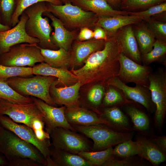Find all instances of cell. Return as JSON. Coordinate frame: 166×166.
Returning <instances> with one entry per match:
<instances>
[{
  "label": "cell",
  "instance_id": "cell-1",
  "mask_svg": "<svg viewBox=\"0 0 166 166\" xmlns=\"http://www.w3.org/2000/svg\"><path fill=\"white\" fill-rule=\"evenodd\" d=\"M121 53L115 37H108L103 49L90 55L81 67L76 69L73 67L70 71L77 77L81 86L96 84L105 85L108 81L118 75Z\"/></svg>",
  "mask_w": 166,
  "mask_h": 166
},
{
  "label": "cell",
  "instance_id": "cell-2",
  "mask_svg": "<svg viewBox=\"0 0 166 166\" xmlns=\"http://www.w3.org/2000/svg\"><path fill=\"white\" fill-rule=\"evenodd\" d=\"M0 152L6 158L9 166H15L18 161L25 158L46 166L45 159L36 147L0 124Z\"/></svg>",
  "mask_w": 166,
  "mask_h": 166
},
{
  "label": "cell",
  "instance_id": "cell-3",
  "mask_svg": "<svg viewBox=\"0 0 166 166\" xmlns=\"http://www.w3.org/2000/svg\"><path fill=\"white\" fill-rule=\"evenodd\" d=\"M46 2H41L33 5L23 12L28 16L25 26L27 34L39 40L38 44L41 48L52 50L59 48L54 45L51 39L52 27L49 18L43 17V13L46 11Z\"/></svg>",
  "mask_w": 166,
  "mask_h": 166
},
{
  "label": "cell",
  "instance_id": "cell-4",
  "mask_svg": "<svg viewBox=\"0 0 166 166\" xmlns=\"http://www.w3.org/2000/svg\"><path fill=\"white\" fill-rule=\"evenodd\" d=\"M57 79L52 76L36 75L29 78L13 77L6 80L9 85L20 95L39 98L48 105L55 107L57 105L50 97L49 89L51 85Z\"/></svg>",
  "mask_w": 166,
  "mask_h": 166
},
{
  "label": "cell",
  "instance_id": "cell-5",
  "mask_svg": "<svg viewBox=\"0 0 166 166\" xmlns=\"http://www.w3.org/2000/svg\"><path fill=\"white\" fill-rule=\"evenodd\" d=\"M46 11L59 19L65 26L71 30L95 27L98 17L93 12L85 11L72 3L55 5L46 2Z\"/></svg>",
  "mask_w": 166,
  "mask_h": 166
},
{
  "label": "cell",
  "instance_id": "cell-6",
  "mask_svg": "<svg viewBox=\"0 0 166 166\" xmlns=\"http://www.w3.org/2000/svg\"><path fill=\"white\" fill-rule=\"evenodd\" d=\"M72 126L77 132L92 140V151H101L112 147L123 142L131 139L133 136L132 132H117L104 124Z\"/></svg>",
  "mask_w": 166,
  "mask_h": 166
},
{
  "label": "cell",
  "instance_id": "cell-7",
  "mask_svg": "<svg viewBox=\"0 0 166 166\" xmlns=\"http://www.w3.org/2000/svg\"><path fill=\"white\" fill-rule=\"evenodd\" d=\"M44 59L37 43H22L11 47L0 54V64L9 66L33 67Z\"/></svg>",
  "mask_w": 166,
  "mask_h": 166
},
{
  "label": "cell",
  "instance_id": "cell-8",
  "mask_svg": "<svg viewBox=\"0 0 166 166\" xmlns=\"http://www.w3.org/2000/svg\"><path fill=\"white\" fill-rule=\"evenodd\" d=\"M54 147L74 154L91 151L92 145L87 139L68 128L57 127L49 134Z\"/></svg>",
  "mask_w": 166,
  "mask_h": 166
},
{
  "label": "cell",
  "instance_id": "cell-9",
  "mask_svg": "<svg viewBox=\"0 0 166 166\" xmlns=\"http://www.w3.org/2000/svg\"><path fill=\"white\" fill-rule=\"evenodd\" d=\"M148 89L152 101L154 104L156 125H162L166 111V71L163 68H158L149 77Z\"/></svg>",
  "mask_w": 166,
  "mask_h": 166
},
{
  "label": "cell",
  "instance_id": "cell-10",
  "mask_svg": "<svg viewBox=\"0 0 166 166\" xmlns=\"http://www.w3.org/2000/svg\"><path fill=\"white\" fill-rule=\"evenodd\" d=\"M119 60L120 69L117 77L126 84L132 82L148 88L149 77L153 72L148 65L137 63L121 53Z\"/></svg>",
  "mask_w": 166,
  "mask_h": 166
},
{
  "label": "cell",
  "instance_id": "cell-11",
  "mask_svg": "<svg viewBox=\"0 0 166 166\" xmlns=\"http://www.w3.org/2000/svg\"><path fill=\"white\" fill-rule=\"evenodd\" d=\"M0 115H6L14 122L23 124L31 128L33 119L37 117L43 120L41 111L33 101L30 103H13L0 100Z\"/></svg>",
  "mask_w": 166,
  "mask_h": 166
},
{
  "label": "cell",
  "instance_id": "cell-12",
  "mask_svg": "<svg viewBox=\"0 0 166 166\" xmlns=\"http://www.w3.org/2000/svg\"><path fill=\"white\" fill-rule=\"evenodd\" d=\"M0 124L9 130L20 138L36 147L43 156L45 160L50 157V139L40 140L36 137L32 129L25 124H19L6 115H0Z\"/></svg>",
  "mask_w": 166,
  "mask_h": 166
},
{
  "label": "cell",
  "instance_id": "cell-13",
  "mask_svg": "<svg viewBox=\"0 0 166 166\" xmlns=\"http://www.w3.org/2000/svg\"><path fill=\"white\" fill-rule=\"evenodd\" d=\"M28 18L27 15L23 12L19 17V22L15 26L0 32V54L7 52L11 47L17 44H38V39L30 36L25 31V24Z\"/></svg>",
  "mask_w": 166,
  "mask_h": 166
},
{
  "label": "cell",
  "instance_id": "cell-14",
  "mask_svg": "<svg viewBox=\"0 0 166 166\" xmlns=\"http://www.w3.org/2000/svg\"><path fill=\"white\" fill-rule=\"evenodd\" d=\"M31 97L42 114L46 132L49 134L54 128L57 127L67 128L77 132L65 118V106L56 107L48 105L39 98L32 96Z\"/></svg>",
  "mask_w": 166,
  "mask_h": 166
},
{
  "label": "cell",
  "instance_id": "cell-15",
  "mask_svg": "<svg viewBox=\"0 0 166 166\" xmlns=\"http://www.w3.org/2000/svg\"><path fill=\"white\" fill-rule=\"evenodd\" d=\"M106 85L113 86L119 89L127 99H130L143 106L150 113L155 111V105L152 101L150 92L148 88L136 85L134 87L128 86L117 77L111 78Z\"/></svg>",
  "mask_w": 166,
  "mask_h": 166
},
{
  "label": "cell",
  "instance_id": "cell-16",
  "mask_svg": "<svg viewBox=\"0 0 166 166\" xmlns=\"http://www.w3.org/2000/svg\"><path fill=\"white\" fill-rule=\"evenodd\" d=\"M65 114L67 121L72 126L102 124L110 127L116 128L110 122L98 115L95 112L79 106L65 107Z\"/></svg>",
  "mask_w": 166,
  "mask_h": 166
},
{
  "label": "cell",
  "instance_id": "cell-17",
  "mask_svg": "<svg viewBox=\"0 0 166 166\" xmlns=\"http://www.w3.org/2000/svg\"><path fill=\"white\" fill-rule=\"evenodd\" d=\"M42 15L47 17L51 21L52 25L54 29V32L51 35L53 43L58 48H62L67 51H70L79 29H67L59 19L49 12H44Z\"/></svg>",
  "mask_w": 166,
  "mask_h": 166
},
{
  "label": "cell",
  "instance_id": "cell-18",
  "mask_svg": "<svg viewBox=\"0 0 166 166\" xmlns=\"http://www.w3.org/2000/svg\"><path fill=\"white\" fill-rule=\"evenodd\" d=\"M132 25H128L120 28L113 36L121 48V53L137 63L142 65L141 54L134 35Z\"/></svg>",
  "mask_w": 166,
  "mask_h": 166
},
{
  "label": "cell",
  "instance_id": "cell-19",
  "mask_svg": "<svg viewBox=\"0 0 166 166\" xmlns=\"http://www.w3.org/2000/svg\"><path fill=\"white\" fill-rule=\"evenodd\" d=\"M59 84L60 82L57 79L49 88V94L54 102L56 105H63L67 107L79 106V90L81 86L80 82L78 81L69 86L57 87Z\"/></svg>",
  "mask_w": 166,
  "mask_h": 166
},
{
  "label": "cell",
  "instance_id": "cell-20",
  "mask_svg": "<svg viewBox=\"0 0 166 166\" xmlns=\"http://www.w3.org/2000/svg\"><path fill=\"white\" fill-rule=\"evenodd\" d=\"M105 41L93 38L84 41L76 40L70 50L69 65L74 67L82 65L90 55L103 48Z\"/></svg>",
  "mask_w": 166,
  "mask_h": 166
},
{
  "label": "cell",
  "instance_id": "cell-21",
  "mask_svg": "<svg viewBox=\"0 0 166 166\" xmlns=\"http://www.w3.org/2000/svg\"><path fill=\"white\" fill-rule=\"evenodd\" d=\"M143 21L141 17L133 15H119L110 17H98L95 26L101 27L106 31L108 37H110L120 28Z\"/></svg>",
  "mask_w": 166,
  "mask_h": 166
},
{
  "label": "cell",
  "instance_id": "cell-22",
  "mask_svg": "<svg viewBox=\"0 0 166 166\" xmlns=\"http://www.w3.org/2000/svg\"><path fill=\"white\" fill-rule=\"evenodd\" d=\"M33 75L52 76L57 79L64 86L72 85L78 81L77 77L66 68H56L44 62L32 67Z\"/></svg>",
  "mask_w": 166,
  "mask_h": 166
},
{
  "label": "cell",
  "instance_id": "cell-23",
  "mask_svg": "<svg viewBox=\"0 0 166 166\" xmlns=\"http://www.w3.org/2000/svg\"><path fill=\"white\" fill-rule=\"evenodd\" d=\"M72 3L98 17L129 15L128 11L114 9L105 0H73Z\"/></svg>",
  "mask_w": 166,
  "mask_h": 166
},
{
  "label": "cell",
  "instance_id": "cell-24",
  "mask_svg": "<svg viewBox=\"0 0 166 166\" xmlns=\"http://www.w3.org/2000/svg\"><path fill=\"white\" fill-rule=\"evenodd\" d=\"M137 155L148 160L154 166H158L166 160L165 152L154 143L144 137L137 138Z\"/></svg>",
  "mask_w": 166,
  "mask_h": 166
},
{
  "label": "cell",
  "instance_id": "cell-25",
  "mask_svg": "<svg viewBox=\"0 0 166 166\" xmlns=\"http://www.w3.org/2000/svg\"><path fill=\"white\" fill-rule=\"evenodd\" d=\"M50 155L53 166H92L79 155L56 148L51 144Z\"/></svg>",
  "mask_w": 166,
  "mask_h": 166
},
{
  "label": "cell",
  "instance_id": "cell-26",
  "mask_svg": "<svg viewBox=\"0 0 166 166\" xmlns=\"http://www.w3.org/2000/svg\"><path fill=\"white\" fill-rule=\"evenodd\" d=\"M134 35L141 55L151 51L156 40L155 36L144 21L133 24Z\"/></svg>",
  "mask_w": 166,
  "mask_h": 166
},
{
  "label": "cell",
  "instance_id": "cell-27",
  "mask_svg": "<svg viewBox=\"0 0 166 166\" xmlns=\"http://www.w3.org/2000/svg\"><path fill=\"white\" fill-rule=\"evenodd\" d=\"M45 62L56 68H66L69 65L70 51L59 48L57 50L45 49L39 47Z\"/></svg>",
  "mask_w": 166,
  "mask_h": 166
},
{
  "label": "cell",
  "instance_id": "cell-28",
  "mask_svg": "<svg viewBox=\"0 0 166 166\" xmlns=\"http://www.w3.org/2000/svg\"><path fill=\"white\" fill-rule=\"evenodd\" d=\"M166 42L156 39L152 49L145 54L141 55L142 65H149L155 62L166 65Z\"/></svg>",
  "mask_w": 166,
  "mask_h": 166
},
{
  "label": "cell",
  "instance_id": "cell-29",
  "mask_svg": "<svg viewBox=\"0 0 166 166\" xmlns=\"http://www.w3.org/2000/svg\"><path fill=\"white\" fill-rule=\"evenodd\" d=\"M6 79H0V101L13 103H30L31 97L22 96L14 90L8 84Z\"/></svg>",
  "mask_w": 166,
  "mask_h": 166
},
{
  "label": "cell",
  "instance_id": "cell-30",
  "mask_svg": "<svg viewBox=\"0 0 166 166\" xmlns=\"http://www.w3.org/2000/svg\"><path fill=\"white\" fill-rule=\"evenodd\" d=\"M113 148L110 147L104 150L96 151H82L77 154L92 166H102L109 159L113 157Z\"/></svg>",
  "mask_w": 166,
  "mask_h": 166
},
{
  "label": "cell",
  "instance_id": "cell-31",
  "mask_svg": "<svg viewBox=\"0 0 166 166\" xmlns=\"http://www.w3.org/2000/svg\"><path fill=\"white\" fill-rule=\"evenodd\" d=\"M124 110L131 118L135 127L141 131H145L149 126V121L147 115L136 107L127 103Z\"/></svg>",
  "mask_w": 166,
  "mask_h": 166
},
{
  "label": "cell",
  "instance_id": "cell-32",
  "mask_svg": "<svg viewBox=\"0 0 166 166\" xmlns=\"http://www.w3.org/2000/svg\"><path fill=\"white\" fill-rule=\"evenodd\" d=\"M100 116L115 126L126 128L129 125L127 117L116 106L105 108Z\"/></svg>",
  "mask_w": 166,
  "mask_h": 166
},
{
  "label": "cell",
  "instance_id": "cell-33",
  "mask_svg": "<svg viewBox=\"0 0 166 166\" xmlns=\"http://www.w3.org/2000/svg\"><path fill=\"white\" fill-rule=\"evenodd\" d=\"M165 2L166 0H122L120 8L128 12L140 11Z\"/></svg>",
  "mask_w": 166,
  "mask_h": 166
},
{
  "label": "cell",
  "instance_id": "cell-34",
  "mask_svg": "<svg viewBox=\"0 0 166 166\" xmlns=\"http://www.w3.org/2000/svg\"><path fill=\"white\" fill-rule=\"evenodd\" d=\"M102 100V104L106 107L122 104L130 103L122 92L118 89L111 85H107Z\"/></svg>",
  "mask_w": 166,
  "mask_h": 166
},
{
  "label": "cell",
  "instance_id": "cell-35",
  "mask_svg": "<svg viewBox=\"0 0 166 166\" xmlns=\"http://www.w3.org/2000/svg\"><path fill=\"white\" fill-rule=\"evenodd\" d=\"M41 2H47L55 5L63 4L60 0H17L16 8L11 19V27H14L18 23L20 15L26 8Z\"/></svg>",
  "mask_w": 166,
  "mask_h": 166
},
{
  "label": "cell",
  "instance_id": "cell-36",
  "mask_svg": "<svg viewBox=\"0 0 166 166\" xmlns=\"http://www.w3.org/2000/svg\"><path fill=\"white\" fill-rule=\"evenodd\" d=\"M138 152L137 141L130 139L117 144L113 149V156L124 158L137 155Z\"/></svg>",
  "mask_w": 166,
  "mask_h": 166
},
{
  "label": "cell",
  "instance_id": "cell-37",
  "mask_svg": "<svg viewBox=\"0 0 166 166\" xmlns=\"http://www.w3.org/2000/svg\"><path fill=\"white\" fill-rule=\"evenodd\" d=\"M32 75V67L9 66L0 64V79H7L13 77H26Z\"/></svg>",
  "mask_w": 166,
  "mask_h": 166
},
{
  "label": "cell",
  "instance_id": "cell-38",
  "mask_svg": "<svg viewBox=\"0 0 166 166\" xmlns=\"http://www.w3.org/2000/svg\"><path fill=\"white\" fill-rule=\"evenodd\" d=\"M17 1L0 0V16L2 24L11 27V19L16 8Z\"/></svg>",
  "mask_w": 166,
  "mask_h": 166
},
{
  "label": "cell",
  "instance_id": "cell-39",
  "mask_svg": "<svg viewBox=\"0 0 166 166\" xmlns=\"http://www.w3.org/2000/svg\"><path fill=\"white\" fill-rule=\"evenodd\" d=\"M105 85L101 84H94L88 92L87 101L95 108L101 104L105 92Z\"/></svg>",
  "mask_w": 166,
  "mask_h": 166
},
{
  "label": "cell",
  "instance_id": "cell-40",
  "mask_svg": "<svg viewBox=\"0 0 166 166\" xmlns=\"http://www.w3.org/2000/svg\"><path fill=\"white\" fill-rule=\"evenodd\" d=\"M166 11V2L152 6L144 10L137 12H128L129 14L141 17L145 22L152 16Z\"/></svg>",
  "mask_w": 166,
  "mask_h": 166
},
{
  "label": "cell",
  "instance_id": "cell-41",
  "mask_svg": "<svg viewBox=\"0 0 166 166\" xmlns=\"http://www.w3.org/2000/svg\"><path fill=\"white\" fill-rule=\"evenodd\" d=\"M145 22L156 39L166 42V22L151 19Z\"/></svg>",
  "mask_w": 166,
  "mask_h": 166
},
{
  "label": "cell",
  "instance_id": "cell-42",
  "mask_svg": "<svg viewBox=\"0 0 166 166\" xmlns=\"http://www.w3.org/2000/svg\"><path fill=\"white\" fill-rule=\"evenodd\" d=\"M133 156L124 158L119 160L112 157L108 160L103 166H143L144 164L140 160H137Z\"/></svg>",
  "mask_w": 166,
  "mask_h": 166
},
{
  "label": "cell",
  "instance_id": "cell-43",
  "mask_svg": "<svg viewBox=\"0 0 166 166\" xmlns=\"http://www.w3.org/2000/svg\"><path fill=\"white\" fill-rule=\"evenodd\" d=\"M93 38V31L88 27H84L80 29L76 40L80 41H84Z\"/></svg>",
  "mask_w": 166,
  "mask_h": 166
},
{
  "label": "cell",
  "instance_id": "cell-44",
  "mask_svg": "<svg viewBox=\"0 0 166 166\" xmlns=\"http://www.w3.org/2000/svg\"><path fill=\"white\" fill-rule=\"evenodd\" d=\"M93 38L97 40H106L108 39L107 32L102 28L96 26L93 29Z\"/></svg>",
  "mask_w": 166,
  "mask_h": 166
},
{
  "label": "cell",
  "instance_id": "cell-45",
  "mask_svg": "<svg viewBox=\"0 0 166 166\" xmlns=\"http://www.w3.org/2000/svg\"><path fill=\"white\" fill-rule=\"evenodd\" d=\"M163 151L165 152L166 151V137L165 136H155L149 139Z\"/></svg>",
  "mask_w": 166,
  "mask_h": 166
},
{
  "label": "cell",
  "instance_id": "cell-46",
  "mask_svg": "<svg viewBox=\"0 0 166 166\" xmlns=\"http://www.w3.org/2000/svg\"><path fill=\"white\" fill-rule=\"evenodd\" d=\"M150 19L166 22V11L153 16L150 18Z\"/></svg>",
  "mask_w": 166,
  "mask_h": 166
},
{
  "label": "cell",
  "instance_id": "cell-47",
  "mask_svg": "<svg viewBox=\"0 0 166 166\" xmlns=\"http://www.w3.org/2000/svg\"><path fill=\"white\" fill-rule=\"evenodd\" d=\"M112 6L120 7L122 0H105Z\"/></svg>",
  "mask_w": 166,
  "mask_h": 166
},
{
  "label": "cell",
  "instance_id": "cell-48",
  "mask_svg": "<svg viewBox=\"0 0 166 166\" xmlns=\"http://www.w3.org/2000/svg\"><path fill=\"white\" fill-rule=\"evenodd\" d=\"M8 161L4 156L0 152V166H8Z\"/></svg>",
  "mask_w": 166,
  "mask_h": 166
},
{
  "label": "cell",
  "instance_id": "cell-49",
  "mask_svg": "<svg viewBox=\"0 0 166 166\" xmlns=\"http://www.w3.org/2000/svg\"><path fill=\"white\" fill-rule=\"evenodd\" d=\"M11 28L9 26L4 25L0 23V32L7 30Z\"/></svg>",
  "mask_w": 166,
  "mask_h": 166
},
{
  "label": "cell",
  "instance_id": "cell-50",
  "mask_svg": "<svg viewBox=\"0 0 166 166\" xmlns=\"http://www.w3.org/2000/svg\"><path fill=\"white\" fill-rule=\"evenodd\" d=\"M63 4L67 3H72L73 0H60Z\"/></svg>",
  "mask_w": 166,
  "mask_h": 166
},
{
  "label": "cell",
  "instance_id": "cell-51",
  "mask_svg": "<svg viewBox=\"0 0 166 166\" xmlns=\"http://www.w3.org/2000/svg\"><path fill=\"white\" fill-rule=\"evenodd\" d=\"M0 23H1V20L0 16Z\"/></svg>",
  "mask_w": 166,
  "mask_h": 166
}]
</instances>
